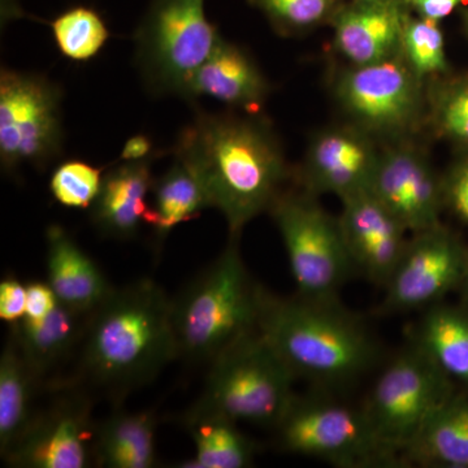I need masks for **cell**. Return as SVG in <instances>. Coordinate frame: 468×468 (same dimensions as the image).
Instances as JSON below:
<instances>
[{"mask_svg": "<svg viewBox=\"0 0 468 468\" xmlns=\"http://www.w3.org/2000/svg\"><path fill=\"white\" fill-rule=\"evenodd\" d=\"M153 141L144 134L133 135L126 141L122 147V160L126 162H137V160H144L154 158Z\"/></svg>", "mask_w": 468, "mask_h": 468, "instance_id": "cell-37", "label": "cell"}, {"mask_svg": "<svg viewBox=\"0 0 468 468\" xmlns=\"http://www.w3.org/2000/svg\"><path fill=\"white\" fill-rule=\"evenodd\" d=\"M443 201L451 206L468 226V159L452 169L451 174L442 178Z\"/></svg>", "mask_w": 468, "mask_h": 468, "instance_id": "cell-33", "label": "cell"}, {"mask_svg": "<svg viewBox=\"0 0 468 468\" xmlns=\"http://www.w3.org/2000/svg\"><path fill=\"white\" fill-rule=\"evenodd\" d=\"M369 192L399 218L410 233L440 226L443 205L442 180L426 151L412 140L381 146Z\"/></svg>", "mask_w": 468, "mask_h": 468, "instance_id": "cell-15", "label": "cell"}, {"mask_svg": "<svg viewBox=\"0 0 468 468\" xmlns=\"http://www.w3.org/2000/svg\"><path fill=\"white\" fill-rule=\"evenodd\" d=\"M405 7L415 16L441 23L454 14L468 0H402Z\"/></svg>", "mask_w": 468, "mask_h": 468, "instance_id": "cell-36", "label": "cell"}, {"mask_svg": "<svg viewBox=\"0 0 468 468\" xmlns=\"http://www.w3.org/2000/svg\"><path fill=\"white\" fill-rule=\"evenodd\" d=\"M261 285L243 263L237 237L172 300L178 358L211 363L242 335L257 331Z\"/></svg>", "mask_w": 468, "mask_h": 468, "instance_id": "cell-4", "label": "cell"}, {"mask_svg": "<svg viewBox=\"0 0 468 468\" xmlns=\"http://www.w3.org/2000/svg\"><path fill=\"white\" fill-rule=\"evenodd\" d=\"M48 282L58 302L91 315L110 297L113 286L94 260L58 224L46 232Z\"/></svg>", "mask_w": 468, "mask_h": 468, "instance_id": "cell-20", "label": "cell"}, {"mask_svg": "<svg viewBox=\"0 0 468 468\" xmlns=\"http://www.w3.org/2000/svg\"><path fill=\"white\" fill-rule=\"evenodd\" d=\"M268 212L284 242L297 294L337 300L354 270L338 217L302 189H285Z\"/></svg>", "mask_w": 468, "mask_h": 468, "instance_id": "cell-8", "label": "cell"}, {"mask_svg": "<svg viewBox=\"0 0 468 468\" xmlns=\"http://www.w3.org/2000/svg\"><path fill=\"white\" fill-rule=\"evenodd\" d=\"M153 203L147 226L162 242L176 227L193 220L211 207L207 192L198 176L183 159L175 156L171 165L154 180Z\"/></svg>", "mask_w": 468, "mask_h": 468, "instance_id": "cell-25", "label": "cell"}, {"mask_svg": "<svg viewBox=\"0 0 468 468\" xmlns=\"http://www.w3.org/2000/svg\"><path fill=\"white\" fill-rule=\"evenodd\" d=\"M183 423L192 436L196 455L180 467L246 468L254 462V442L243 435L236 421L189 409Z\"/></svg>", "mask_w": 468, "mask_h": 468, "instance_id": "cell-26", "label": "cell"}, {"mask_svg": "<svg viewBox=\"0 0 468 468\" xmlns=\"http://www.w3.org/2000/svg\"><path fill=\"white\" fill-rule=\"evenodd\" d=\"M462 286H463L464 292H466V297L468 301V271L466 277H464L463 284H462Z\"/></svg>", "mask_w": 468, "mask_h": 468, "instance_id": "cell-39", "label": "cell"}, {"mask_svg": "<svg viewBox=\"0 0 468 468\" xmlns=\"http://www.w3.org/2000/svg\"><path fill=\"white\" fill-rule=\"evenodd\" d=\"M427 125L468 147V77L446 75L427 82Z\"/></svg>", "mask_w": 468, "mask_h": 468, "instance_id": "cell-30", "label": "cell"}, {"mask_svg": "<svg viewBox=\"0 0 468 468\" xmlns=\"http://www.w3.org/2000/svg\"><path fill=\"white\" fill-rule=\"evenodd\" d=\"M414 345L451 380L457 378L468 385V309L428 307Z\"/></svg>", "mask_w": 468, "mask_h": 468, "instance_id": "cell-27", "label": "cell"}, {"mask_svg": "<svg viewBox=\"0 0 468 468\" xmlns=\"http://www.w3.org/2000/svg\"><path fill=\"white\" fill-rule=\"evenodd\" d=\"M57 396L38 409L26 435L5 458L17 468H85L94 463L91 399L75 381L54 385Z\"/></svg>", "mask_w": 468, "mask_h": 468, "instance_id": "cell-12", "label": "cell"}, {"mask_svg": "<svg viewBox=\"0 0 468 468\" xmlns=\"http://www.w3.org/2000/svg\"><path fill=\"white\" fill-rule=\"evenodd\" d=\"M403 463L421 467L468 468V399L452 394L428 421Z\"/></svg>", "mask_w": 468, "mask_h": 468, "instance_id": "cell-24", "label": "cell"}, {"mask_svg": "<svg viewBox=\"0 0 468 468\" xmlns=\"http://www.w3.org/2000/svg\"><path fill=\"white\" fill-rule=\"evenodd\" d=\"M270 92L271 84L254 58L223 38L194 77L186 100L211 98L230 109L257 115Z\"/></svg>", "mask_w": 468, "mask_h": 468, "instance_id": "cell-18", "label": "cell"}, {"mask_svg": "<svg viewBox=\"0 0 468 468\" xmlns=\"http://www.w3.org/2000/svg\"><path fill=\"white\" fill-rule=\"evenodd\" d=\"M58 304L57 294L48 282H33L27 285V315L24 318L43 319Z\"/></svg>", "mask_w": 468, "mask_h": 468, "instance_id": "cell-35", "label": "cell"}, {"mask_svg": "<svg viewBox=\"0 0 468 468\" xmlns=\"http://www.w3.org/2000/svg\"><path fill=\"white\" fill-rule=\"evenodd\" d=\"M377 2L401 3V5H403L402 0H377Z\"/></svg>", "mask_w": 468, "mask_h": 468, "instance_id": "cell-40", "label": "cell"}, {"mask_svg": "<svg viewBox=\"0 0 468 468\" xmlns=\"http://www.w3.org/2000/svg\"><path fill=\"white\" fill-rule=\"evenodd\" d=\"M257 329L295 378L316 384L347 383L375 359L367 329L338 300L280 297L261 286Z\"/></svg>", "mask_w": 468, "mask_h": 468, "instance_id": "cell-3", "label": "cell"}, {"mask_svg": "<svg viewBox=\"0 0 468 468\" xmlns=\"http://www.w3.org/2000/svg\"><path fill=\"white\" fill-rule=\"evenodd\" d=\"M401 57L424 84L448 75L445 36L440 23L409 12L403 24Z\"/></svg>", "mask_w": 468, "mask_h": 468, "instance_id": "cell-29", "label": "cell"}, {"mask_svg": "<svg viewBox=\"0 0 468 468\" xmlns=\"http://www.w3.org/2000/svg\"><path fill=\"white\" fill-rule=\"evenodd\" d=\"M89 316L60 303L43 319L23 318L11 324V337L29 367L46 380L80 350Z\"/></svg>", "mask_w": 468, "mask_h": 468, "instance_id": "cell-21", "label": "cell"}, {"mask_svg": "<svg viewBox=\"0 0 468 468\" xmlns=\"http://www.w3.org/2000/svg\"><path fill=\"white\" fill-rule=\"evenodd\" d=\"M174 155L193 168L211 207L223 214L230 237L237 239L270 211L292 178L275 132L257 115L199 111L181 132Z\"/></svg>", "mask_w": 468, "mask_h": 468, "instance_id": "cell-1", "label": "cell"}, {"mask_svg": "<svg viewBox=\"0 0 468 468\" xmlns=\"http://www.w3.org/2000/svg\"><path fill=\"white\" fill-rule=\"evenodd\" d=\"M45 385L21 356L9 335L0 358V454L3 460L26 435L38 409L36 401Z\"/></svg>", "mask_w": 468, "mask_h": 468, "instance_id": "cell-23", "label": "cell"}, {"mask_svg": "<svg viewBox=\"0 0 468 468\" xmlns=\"http://www.w3.org/2000/svg\"><path fill=\"white\" fill-rule=\"evenodd\" d=\"M467 271V249L442 224L414 233L384 288L380 311L409 313L435 306L463 284Z\"/></svg>", "mask_w": 468, "mask_h": 468, "instance_id": "cell-13", "label": "cell"}, {"mask_svg": "<svg viewBox=\"0 0 468 468\" xmlns=\"http://www.w3.org/2000/svg\"><path fill=\"white\" fill-rule=\"evenodd\" d=\"M409 12L401 3L345 2L331 23L335 52L347 66H367L399 57Z\"/></svg>", "mask_w": 468, "mask_h": 468, "instance_id": "cell-17", "label": "cell"}, {"mask_svg": "<svg viewBox=\"0 0 468 468\" xmlns=\"http://www.w3.org/2000/svg\"><path fill=\"white\" fill-rule=\"evenodd\" d=\"M381 144L354 124L335 125L311 137L303 163L292 178L304 192L343 199L368 192L380 159Z\"/></svg>", "mask_w": 468, "mask_h": 468, "instance_id": "cell-14", "label": "cell"}, {"mask_svg": "<svg viewBox=\"0 0 468 468\" xmlns=\"http://www.w3.org/2000/svg\"><path fill=\"white\" fill-rule=\"evenodd\" d=\"M276 430L284 451L318 458L337 467L399 463L378 440L363 409L329 399L295 397Z\"/></svg>", "mask_w": 468, "mask_h": 468, "instance_id": "cell-10", "label": "cell"}, {"mask_svg": "<svg viewBox=\"0 0 468 468\" xmlns=\"http://www.w3.org/2000/svg\"><path fill=\"white\" fill-rule=\"evenodd\" d=\"M58 52L73 63H88L101 54L111 33L100 12L75 5L50 23Z\"/></svg>", "mask_w": 468, "mask_h": 468, "instance_id": "cell-28", "label": "cell"}, {"mask_svg": "<svg viewBox=\"0 0 468 468\" xmlns=\"http://www.w3.org/2000/svg\"><path fill=\"white\" fill-rule=\"evenodd\" d=\"M452 394L451 378L414 345L384 369L363 411L385 449L403 463L406 452Z\"/></svg>", "mask_w": 468, "mask_h": 468, "instance_id": "cell-9", "label": "cell"}, {"mask_svg": "<svg viewBox=\"0 0 468 468\" xmlns=\"http://www.w3.org/2000/svg\"><path fill=\"white\" fill-rule=\"evenodd\" d=\"M101 169L80 159L60 163L50 177V192L55 201L68 208H90L100 194Z\"/></svg>", "mask_w": 468, "mask_h": 468, "instance_id": "cell-32", "label": "cell"}, {"mask_svg": "<svg viewBox=\"0 0 468 468\" xmlns=\"http://www.w3.org/2000/svg\"><path fill=\"white\" fill-rule=\"evenodd\" d=\"M154 158L126 162L103 176L100 194L90 207L91 221L104 236L131 239L149 220V194L154 180Z\"/></svg>", "mask_w": 468, "mask_h": 468, "instance_id": "cell-19", "label": "cell"}, {"mask_svg": "<svg viewBox=\"0 0 468 468\" xmlns=\"http://www.w3.org/2000/svg\"><path fill=\"white\" fill-rule=\"evenodd\" d=\"M60 88L48 77L3 68L0 73V163L43 169L63 151Z\"/></svg>", "mask_w": 468, "mask_h": 468, "instance_id": "cell-11", "label": "cell"}, {"mask_svg": "<svg viewBox=\"0 0 468 468\" xmlns=\"http://www.w3.org/2000/svg\"><path fill=\"white\" fill-rule=\"evenodd\" d=\"M334 94L351 124L381 144L412 140L427 126V84L401 55L343 68L335 76Z\"/></svg>", "mask_w": 468, "mask_h": 468, "instance_id": "cell-7", "label": "cell"}, {"mask_svg": "<svg viewBox=\"0 0 468 468\" xmlns=\"http://www.w3.org/2000/svg\"><path fill=\"white\" fill-rule=\"evenodd\" d=\"M134 39L135 60L150 91L186 100L194 77L223 37L206 16L205 0H153Z\"/></svg>", "mask_w": 468, "mask_h": 468, "instance_id": "cell-6", "label": "cell"}, {"mask_svg": "<svg viewBox=\"0 0 468 468\" xmlns=\"http://www.w3.org/2000/svg\"><path fill=\"white\" fill-rule=\"evenodd\" d=\"M295 380L257 329L211 360L201 396L190 409L276 428L297 397Z\"/></svg>", "mask_w": 468, "mask_h": 468, "instance_id": "cell-5", "label": "cell"}, {"mask_svg": "<svg viewBox=\"0 0 468 468\" xmlns=\"http://www.w3.org/2000/svg\"><path fill=\"white\" fill-rule=\"evenodd\" d=\"M155 432L154 412H112L95 428L94 463L107 468L155 466Z\"/></svg>", "mask_w": 468, "mask_h": 468, "instance_id": "cell-22", "label": "cell"}, {"mask_svg": "<svg viewBox=\"0 0 468 468\" xmlns=\"http://www.w3.org/2000/svg\"><path fill=\"white\" fill-rule=\"evenodd\" d=\"M279 36L297 37L331 26L345 0H248Z\"/></svg>", "mask_w": 468, "mask_h": 468, "instance_id": "cell-31", "label": "cell"}, {"mask_svg": "<svg viewBox=\"0 0 468 468\" xmlns=\"http://www.w3.org/2000/svg\"><path fill=\"white\" fill-rule=\"evenodd\" d=\"M462 21H463L464 30L468 36V8L462 11Z\"/></svg>", "mask_w": 468, "mask_h": 468, "instance_id": "cell-38", "label": "cell"}, {"mask_svg": "<svg viewBox=\"0 0 468 468\" xmlns=\"http://www.w3.org/2000/svg\"><path fill=\"white\" fill-rule=\"evenodd\" d=\"M27 315V285L14 276L0 282V319L15 324Z\"/></svg>", "mask_w": 468, "mask_h": 468, "instance_id": "cell-34", "label": "cell"}, {"mask_svg": "<svg viewBox=\"0 0 468 468\" xmlns=\"http://www.w3.org/2000/svg\"><path fill=\"white\" fill-rule=\"evenodd\" d=\"M178 359L172 298L150 279L113 289L89 316L75 383L122 399Z\"/></svg>", "mask_w": 468, "mask_h": 468, "instance_id": "cell-2", "label": "cell"}, {"mask_svg": "<svg viewBox=\"0 0 468 468\" xmlns=\"http://www.w3.org/2000/svg\"><path fill=\"white\" fill-rule=\"evenodd\" d=\"M341 203L338 221L354 270L385 288L406 250L409 230L369 190Z\"/></svg>", "mask_w": 468, "mask_h": 468, "instance_id": "cell-16", "label": "cell"}]
</instances>
